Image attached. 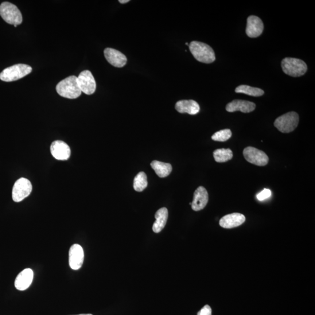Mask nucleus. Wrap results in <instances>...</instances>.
I'll return each mask as SVG.
<instances>
[{
    "instance_id": "1",
    "label": "nucleus",
    "mask_w": 315,
    "mask_h": 315,
    "mask_svg": "<svg viewBox=\"0 0 315 315\" xmlns=\"http://www.w3.org/2000/svg\"><path fill=\"white\" fill-rule=\"evenodd\" d=\"M189 47L194 57L201 63L210 64L216 60L215 51L212 47L204 43L193 41L189 45Z\"/></svg>"
},
{
    "instance_id": "2",
    "label": "nucleus",
    "mask_w": 315,
    "mask_h": 315,
    "mask_svg": "<svg viewBox=\"0 0 315 315\" xmlns=\"http://www.w3.org/2000/svg\"><path fill=\"white\" fill-rule=\"evenodd\" d=\"M56 91L58 95L68 99H76L81 94V91L78 84L77 77L69 76L62 80L57 85Z\"/></svg>"
},
{
    "instance_id": "3",
    "label": "nucleus",
    "mask_w": 315,
    "mask_h": 315,
    "mask_svg": "<svg viewBox=\"0 0 315 315\" xmlns=\"http://www.w3.org/2000/svg\"><path fill=\"white\" fill-rule=\"evenodd\" d=\"M284 73L293 77H301L305 75L308 69L304 61L299 58L287 57L282 61Z\"/></svg>"
},
{
    "instance_id": "4",
    "label": "nucleus",
    "mask_w": 315,
    "mask_h": 315,
    "mask_svg": "<svg viewBox=\"0 0 315 315\" xmlns=\"http://www.w3.org/2000/svg\"><path fill=\"white\" fill-rule=\"evenodd\" d=\"M32 71V67L28 65L15 64L4 69L0 73V80L5 82L17 81L29 75Z\"/></svg>"
},
{
    "instance_id": "5",
    "label": "nucleus",
    "mask_w": 315,
    "mask_h": 315,
    "mask_svg": "<svg viewBox=\"0 0 315 315\" xmlns=\"http://www.w3.org/2000/svg\"><path fill=\"white\" fill-rule=\"evenodd\" d=\"M0 15L4 20L15 28L22 22L21 11L16 6L9 2H4L0 5Z\"/></svg>"
},
{
    "instance_id": "6",
    "label": "nucleus",
    "mask_w": 315,
    "mask_h": 315,
    "mask_svg": "<svg viewBox=\"0 0 315 315\" xmlns=\"http://www.w3.org/2000/svg\"><path fill=\"white\" fill-rule=\"evenodd\" d=\"M299 115L297 113L290 112L279 116L274 122V126L282 133H289L298 125Z\"/></svg>"
},
{
    "instance_id": "7",
    "label": "nucleus",
    "mask_w": 315,
    "mask_h": 315,
    "mask_svg": "<svg viewBox=\"0 0 315 315\" xmlns=\"http://www.w3.org/2000/svg\"><path fill=\"white\" fill-rule=\"evenodd\" d=\"M32 191V185L30 181L21 178L15 182L12 192V197L15 202L19 203L28 197Z\"/></svg>"
},
{
    "instance_id": "8",
    "label": "nucleus",
    "mask_w": 315,
    "mask_h": 315,
    "mask_svg": "<svg viewBox=\"0 0 315 315\" xmlns=\"http://www.w3.org/2000/svg\"><path fill=\"white\" fill-rule=\"evenodd\" d=\"M243 154L245 159L248 162L257 166H265L269 160L265 153L256 149L255 147H248L245 148Z\"/></svg>"
},
{
    "instance_id": "9",
    "label": "nucleus",
    "mask_w": 315,
    "mask_h": 315,
    "mask_svg": "<svg viewBox=\"0 0 315 315\" xmlns=\"http://www.w3.org/2000/svg\"><path fill=\"white\" fill-rule=\"evenodd\" d=\"M77 80L82 92L90 95L95 92L96 81L91 72L88 70L82 72L77 77Z\"/></svg>"
},
{
    "instance_id": "10",
    "label": "nucleus",
    "mask_w": 315,
    "mask_h": 315,
    "mask_svg": "<svg viewBox=\"0 0 315 315\" xmlns=\"http://www.w3.org/2000/svg\"><path fill=\"white\" fill-rule=\"evenodd\" d=\"M52 156L59 161H66L71 155V150L67 143L60 140H56L50 146Z\"/></svg>"
},
{
    "instance_id": "11",
    "label": "nucleus",
    "mask_w": 315,
    "mask_h": 315,
    "mask_svg": "<svg viewBox=\"0 0 315 315\" xmlns=\"http://www.w3.org/2000/svg\"><path fill=\"white\" fill-rule=\"evenodd\" d=\"M84 253L83 248L79 244H75L69 251V264L73 270H77L83 266Z\"/></svg>"
},
{
    "instance_id": "12",
    "label": "nucleus",
    "mask_w": 315,
    "mask_h": 315,
    "mask_svg": "<svg viewBox=\"0 0 315 315\" xmlns=\"http://www.w3.org/2000/svg\"><path fill=\"white\" fill-rule=\"evenodd\" d=\"M104 55L109 63L115 67L122 68L126 64V56L118 50L112 48L105 49Z\"/></svg>"
},
{
    "instance_id": "13",
    "label": "nucleus",
    "mask_w": 315,
    "mask_h": 315,
    "mask_svg": "<svg viewBox=\"0 0 315 315\" xmlns=\"http://www.w3.org/2000/svg\"><path fill=\"white\" fill-rule=\"evenodd\" d=\"M263 29L264 24L261 19L255 15L248 18L246 33L249 37H259L263 33Z\"/></svg>"
},
{
    "instance_id": "14",
    "label": "nucleus",
    "mask_w": 315,
    "mask_h": 315,
    "mask_svg": "<svg viewBox=\"0 0 315 315\" xmlns=\"http://www.w3.org/2000/svg\"><path fill=\"white\" fill-rule=\"evenodd\" d=\"M208 201V194L204 187L200 186L194 192L192 208L195 212L204 208Z\"/></svg>"
},
{
    "instance_id": "15",
    "label": "nucleus",
    "mask_w": 315,
    "mask_h": 315,
    "mask_svg": "<svg viewBox=\"0 0 315 315\" xmlns=\"http://www.w3.org/2000/svg\"><path fill=\"white\" fill-rule=\"evenodd\" d=\"M245 217L240 213H232L222 218L220 221L221 227L231 229L240 226L244 223Z\"/></svg>"
},
{
    "instance_id": "16",
    "label": "nucleus",
    "mask_w": 315,
    "mask_h": 315,
    "mask_svg": "<svg viewBox=\"0 0 315 315\" xmlns=\"http://www.w3.org/2000/svg\"><path fill=\"white\" fill-rule=\"evenodd\" d=\"M256 108V104L250 101L244 100H233L227 104L226 110L228 112L240 111L243 113H250Z\"/></svg>"
},
{
    "instance_id": "17",
    "label": "nucleus",
    "mask_w": 315,
    "mask_h": 315,
    "mask_svg": "<svg viewBox=\"0 0 315 315\" xmlns=\"http://www.w3.org/2000/svg\"><path fill=\"white\" fill-rule=\"evenodd\" d=\"M33 278V272L26 268L19 273L15 281V287L19 291H24L29 287Z\"/></svg>"
},
{
    "instance_id": "18",
    "label": "nucleus",
    "mask_w": 315,
    "mask_h": 315,
    "mask_svg": "<svg viewBox=\"0 0 315 315\" xmlns=\"http://www.w3.org/2000/svg\"><path fill=\"white\" fill-rule=\"evenodd\" d=\"M175 108L181 114H188L194 115L200 112V106L198 103L193 100H182L178 101L175 105Z\"/></svg>"
},
{
    "instance_id": "19",
    "label": "nucleus",
    "mask_w": 315,
    "mask_h": 315,
    "mask_svg": "<svg viewBox=\"0 0 315 315\" xmlns=\"http://www.w3.org/2000/svg\"><path fill=\"white\" fill-rule=\"evenodd\" d=\"M168 217V209L163 207L158 210L155 215L156 221H155L153 226V230L155 233L160 232L164 228Z\"/></svg>"
},
{
    "instance_id": "20",
    "label": "nucleus",
    "mask_w": 315,
    "mask_h": 315,
    "mask_svg": "<svg viewBox=\"0 0 315 315\" xmlns=\"http://www.w3.org/2000/svg\"><path fill=\"white\" fill-rule=\"evenodd\" d=\"M151 166L155 173L160 178L169 176L172 170V165L168 163L154 161L151 163Z\"/></svg>"
},
{
    "instance_id": "21",
    "label": "nucleus",
    "mask_w": 315,
    "mask_h": 315,
    "mask_svg": "<svg viewBox=\"0 0 315 315\" xmlns=\"http://www.w3.org/2000/svg\"><path fill=\"white\" fill-rule=\"evenodd\" d=\"M214 158L217 162H226L233 157V153L231 150L227 149H217L214 151Z\"/></svg>"
},
{
    "instance_id": "22",
    "label": "nucleus",
    "mask_w": 315,
    "mask_h": 315,
    "mask_svg": "<svg viewBox=\"0 0 315 315\" xmlns=\"http://www.w3.org/2000/svg\"><path fill=\"white\" fill-rule=\"evenodd\" d=\"M235 92L242 93L244 94L255 97L262 96L264 93L262 89L248 86L246 85H239L235 89Z\"/></svg>"
},
{
    "instance_id": "23",
    "label": "nucleus",
    "mask_w": 315,
    "mask_h": 315,
    "mask_svg": "<svg viewBox=\"0 0 315 315\" xmlns=\"http://www.w3.org/2000/svg\"><path fill=\"white\" fill-rule=\"evenodd\" d=\"M147 186L148 181L146 174L144 172L138 173L134 180L133 188L135 191L143 192Z\"/></svg>"
},
{
    "instance_id": "24",
    "label": "nucleus",
    "mask_w": 315,
    "mask_h": 315,
    "mask_svg": "<svg viewBox=\"0 0 315 315\" xmlns=\"http://www.w3.org/2000/svg\"><path fill=\"white\" fill-rule=\"evenodd\" d=\"M232 131L229 129L222 130L216 132L212 135V138L214 141L224 142L231 137Z\"/></svg>"
},
{
    "instance_id": "25",
    "label": "nucleus",
    "mask_w": 315,
    "mask_h": 315,
    "mask_svg": "<svg viewBox=\"0 0 315 315\" xmlns=\"http://www.w3.org/2000/svg\"><path fill=\"white\" fill-rule=\"evenodd\" d=\"M271 196V191L270 189H264L262 192L257 195V198L259 201H263Z\"/></svg>"
},
{
    "instance_id": "26",
    "label": "nucleus",
    "mask_w": 315,
    "mask_h": 315,
    "mask_svg": "<svg viewBox=\"0 0 315 315\" xmlns=\"http://www.w3.org/2000/svg\"><path fill=\"white\" fill-rule=\"evenodd\" d=\"M212 310L211 307L207 305H205L203 308L198 312L197 315H212Z\"/></svg>"
},
{
    "instance_id": "27",
    "label": "nucleus",
    "mask_w": 315,
    "mask_h": 315,
    "mask_svg": "<svg viewBox=\"0 0 315 315\" xmlns=\"http://www.w3.org/2000/svg\"><path fill=\"white\" fill-rule=\"evenodd\" d=\"M129 0H120L119 3H121V4H125V3H127L128 2H129Z\"/></svg>"
},
{
    "instance_id": "28",
    "label": "nucleus",
    "mask_w": 315,
    "mask_h": 315,
    "mask_svg": "<svg viewBox=\"0 0 315 315\" xmlns=\"http://www.w3.org/2000/svg\"><path fill=\"white\" fill-rule=\"evenodd\" d=\"M78 315H92V314H80Z\"/></svg>"
},
{
    "instance_id": "29",
    "label": "nucleus",
    "mask_w": 315,
    "mask_h": 315,
    "mask_svg": "<svg viewBox=\"0 0 315 315\" xmlns=\"http://www.w3.org/2000/svg\"><path fill=\"white\" fill-rule=\"evenodd\" d=\"M186 45H188V46H189V44H188V43H186Z\"/></svg>"
}]
</instances>
